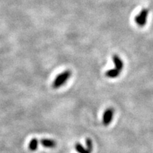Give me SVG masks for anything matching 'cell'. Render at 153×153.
<instances>
[{
  "instance_id": "6da1fadb",
  "label": "cell",
  "mask_w": 153,
  "mask_h": 153,
  "mask_svg": "<svg viewBox=\"0 0 153 153\" xmlns=\"http://www.w3.org/2000/svg\"><path fill=\"white\" fill-rule=\"evenodd\" d=\"M72 75V72L70 70H65V71L61 72L59 74L54 81L53 82V87L54 89H58L60 87H62L68 82V80L70 79Z\"/></svg>"
},
{
  "instance_id": "7a4b0ae2",
  "label": "cell",
  "mask_w": 153,
  "mask_h": 153,
  "mask_svg": "<svg viewBox=\"0 0 153 153\" xmlns=\"http://www.w3.org/2000/svg\"><path fill=\"white\" fill-rule=\"evenodd\" d=\"M149 12H150V9H143L142 10L140 11L139 14L135 16L134 20H135V24L137 26H140V27L145 26L147 24V20H148Z\"/></svg>"
},
{
  "instance_id": "3957f363",
  "label": "cell",
  "mask_w": 153,
  "mask_h": 153,
  "mask_svg": "<svg viewBox=\"0 0 153 153\" xmlns=\"http://www.w3.org/2000/svg\"><path fill=\"white\" fill-rule=\"evenodd\" d=\"M114 111L111 108H107L104 111V115H103L102 122L105 126H108L111 123L113 120V116H114Z\"/></svg>"
},
{
  "instance_id": "277c9868",
  "label": "cell",
  "mask_w": 153,
  "mask_h": 153,
  "mask_svg": "<svg viewBox=\"0 0 153 153\" xmlns=\"http://www.w3.org/2000/svg\"><path fill=\"white\" fill-rule=\"evenodd\" d=\"M113 62L114 63L115 68L117 69L118 71H121L123 68V60L120 59V57L118 55H113L112 56Z\"/></svg>"
},
{
  "instance_id": "5b68a950",
  "label": "cell",
  "mask_w": 153,
  "mask_h": 153,
  "mask_svg": "<svg viewBox=\"0 0 153 153\" xmlns=\"http://www.w3.org/2000/svg\"><path fill=\"white\" fill-rule=\"evenodd\" d=\"M41 144L43 145V147L47 148H54L56 146V143L55 140H53L52 139H47V138H43L41 139L40 140Z\"/></svg>"
},
{
  "instance_id": "8992f818",
  "label": "cell",
  "mask_w": 153,
  "mask_h": 153,
  "mask_svg": "<svg viewBox=\"0 0 153 153\" xmlns=\"http://www.w3.org/2000/svg\"><path fill=\"white\" fill-rule=\"evenodd\" d=\"M106 76L109 78H116L119 76L120 71H118L117 69H111V70H108L106 72Z\"/></svg>"
},
{
  "instance_id": "52a82bcc",
  "label": "cell",
  "mask_w": 153,
  "mask_h": 153,
  "mask_svg": "<svg viewBox=\"0 0 153 153\" xmlns=\"http://www.w3.org/2000/svg\"><path fill=\"white\" fill-rule=\"evenodd\" d=\"M38 140L36 138L31 139V140L30 141L29 145H28V148L30 151H36L38 148Z\"/></svg>"
},
{
  "instance_id": "ba28073f",
  "label": "cell",
  "mask_w": 153,
  "mask_h": 153,
  "mask_svg": "<svg viewBox=\"0 0 153 153\" xmlns=\"http://www.w3.org/2000/svg\"><path fill=\"white\" fill-rule=\"evenodd\" d=\"M75 149L79 153H90L88 151L87 149L84 148V146L80 143H76Z\"/></svg>"
},
{
  "instance_id": "9c48e42d",
  "label": "cell",
  "mask_w": 153,
  "mask_h": 153,
  "mask_svg": "<svg viewBox=\"0 0 153 153\" xmlns=\"http://www.w3.org/2000/svg\"><path fill=\"white\" fill-rule=\"evenodd\" d=\"M86 145H87V149L89 152L91 153L93 150V145H92V141L91 139L87 138L86 140Z\"/></svg>"
}]
</instances>
